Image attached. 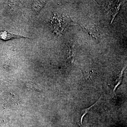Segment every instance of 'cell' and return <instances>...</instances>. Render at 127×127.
<instances>
[{"instance_id": "1", "label": "cell", "mask_w": 127, "mask_h": 127, "mask_svg": "<svg viewBox=\"0 0 127 127\" xmlns=\"http://www.w3.org/2000/svg\"><path fill=\"white\" fill-rule=\"evenodd\" d=\"M21 38L30 39L29 37L23 36L22 35L10 33L6 31H2L0 32V39L3 40H8L11 39H20Z\"/></svg>"}, {"instance_id": "2", "label": "cell", "mask_w": 127, "mask_h": 127, "mask_svg": "<svg viewBox=\"0 0 127 127\" xmlns=\"http://www.w3.org/2000/svg\"><path fill=\"white\" fill-rule=\"evenodd\" d=\"M100 99H99V100H97V101L95 102V103H94V104L93 105L89 107L88 108L83 109V110L82 111L81 113V119H80V123H81V125L82 124L83 120V119L84 118V116H85V115H86L88 113V112L91 110V109L94 106H95V105L98 102L99 100H100Z\"/></svg>"}, {"instance_id": "3", "label": "cell", "mask_w": 127, "mask_h": 127, "mask_svg": "<svg viewBox=\"0 0 127 127\" xmlns=\"http://www.w3.org/2000/svg\"><path fill=\"white\" fill-rule=\"evenodd\" d=\"M124 69H123V70L122 72H121V73H120V75L119 76V77L116 80V85H115V86H114V88L113 89V92L114 93V94H115V96H116L115 92H116V89H117V88L120 85L121 83H122L123 73L124 71Z\"/></svg>"}]
</instances>
